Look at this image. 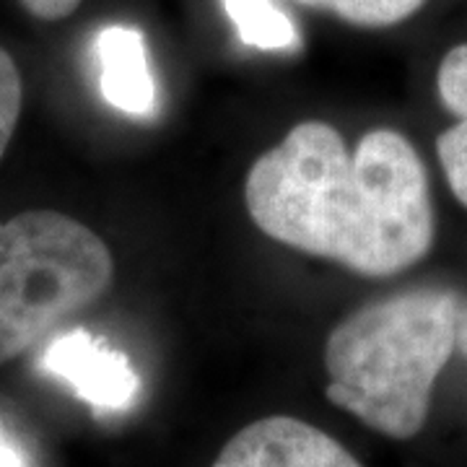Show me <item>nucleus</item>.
<instances>
[{"instance_id":"12","label":"nucleus","mask_w":467,"mask_h":467,"mask_svg":"<svg viewBox=\"0 0 467 467\" xmlns=\"http://www.w3.org/2000/svg\"><path fill=\"white\" fill-rule=\"evenodd\" d=\"M0 467H32L26 451L21 450L16 439L5 431L3 423H0Z\"/></svg>"},{"instance_id":"11","label":"nucleus","mask_w":467,"mask_h":467,"mask_svg":"<svg viewBox=\"0 0 467 467\" xmlns=\"http://www.w3.org/2000/svg\"><path fill=\"white\" fill-rule=\"evenodd\" d=\"M18 3L24 5L26 14H32L39 21H63L81 5V0H18Z\"/></svg>"},{"instance_id":"4","label":"nucleus","mask_w":467,"mask_h":467,"mask_svg":"<svg viewBox=\"0 0 467 467\" xmlns=\"http://www.w3.org/2000/svg\"><path fill=\"white\" fill-rule=\"evenodd\" d=\"M39 368L66 382L99 413L128 410L140 395V377L130 358L84 327H70L47 340Z\"/></svg>"},{"instance_id":"5","label":"nucleus","mask_w":467,"mask_h":467,"mask_svg":"<svg viewBox=\"0 0 467 467\" xmlns=\"http://www.w3.org/2000/svg\"><path fill=\"white\" fill-rule=\"evenodd\" d=\"M211 467H364L337 439L291 416L260 418L223 444Z\"/></svg>"},{"instance_id":"9","label":"nucleus","mask_w":467,"mask_h":467,"mask_svg":"<svg viewBox=\"0 0 467 467\" xmlns=\"http://www.w3.org/2000/svg\"><path fill=\"white\" fill-rule=\"evenodd\" d=\"M439 161L454 198L467 208V109L436 140Z\"/></svg>"},{"instance_id":"10","label":"nucleus","mask_w":467,"mask_h":467,"mask_svg":"<svg viewBox=\"0 0 467 467\" xmlns=\"http://www.w3.org/2000/svg\"><path fill=\"white\" fill-rule=\"evenodd\" d=\"M21 104H24V84L16 60L11 57V52L0 47V159L16 133Z\"/></svg>"},{"instance_id":"1","label":"nucleus","mask_w":467,"mask_h":467,"mask_svg":"<svg viewBox=\"0 0 467 467\" xmlns=\"http://www.w3.org/2000/svg\"><path fill=\"white\" fill-rule=\"evenodd\" d=\"M244 202L265 236L368 278L413 267L434 244L429 171L389 128L348 150L333 125L299 122L252 164Z\"/></svg>"},{"instance_id":"8","label":"nucleus","mask_w":467,"mask_h":467,"mask_svg":"<svg viewBox=\"0 0 467 467\" xmlns=\"http://www.w3.org/2000/svg\"><path fill=\"white\" fill-rule=\"evenodd\" d=\"M361 29H387L410 18L426 0H296Z\"/></svg>"},{"instance_id":"2","label":"nucleus","mask_w":467,"mask_h":467,"mask_svg":"<svg viewBox=\"0 0 467 467\" xmlns=\"http://www.w3.org/2000/svg\"><path fill=\"white\" fill-rule=\"evenodd\" d=\"M457 333L460 299L447 288L420 285L368 301L327 335L325 395L377 434L413 439L426 426Z\"/></svg>"},{"instance_id":"6","label":"nucleus","mask_w":467,"mask_h":467,"mask_svg":"<svg viewBox=\"0 0 467 467\" xmlns=\"http://www.w3.org/2000/svg\"><path fill=\"white\" fill-rule=\"evenodd\" d=\"M94 57L99 67V94L117 112L149 117L156 112V81L149 66L146 36L135 26L112 24L97 34Z\"/></svg>"},{"instance_id":"7","label":"nucleus","mask_w":467,"mask_h":467,"mask_svg":"<svg viewBox=\"0 0 467 467\" xmlns=\"http://www.w3.org/2000/svg\"><path fill=\"white\" fill-rule=\"evenodd\" d=\"M223 11L232 18L239 39L254 50H299V29L273 0H223Z\"/></svg>"},{"instance_id":"3","label":"nucleus","mask_w":467,"mask_h":467,"mask_svg":"<svg viewBox=\"0 0 467 467\" xmlns=\"http://www.w3.org/2000/svg\"><path fill=\"white\" fill-rule=\"evenodd\" d=\"M115 257L94 229L60 211L0 221V364L104 299Z\"/></svg>"}]
</instances>
